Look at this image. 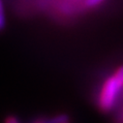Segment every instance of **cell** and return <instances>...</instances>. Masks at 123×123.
I'll list each match as a JSON object with an SVG mask.
<instances>
[{"mask_svg": "<svg viewBox=\"0 0 123 123\" xmlns=\"http://www.w3.org/2000/svg\"><path fill=\"white\" fill-rule=\"evenodd\" d=\"M0 16H4V6L2 0H0Z\"/></svg>", "mask_w": 123, "mask_h": 123, "instance_id": "cell-6", "label": "cell"}, {"mask_svg": "<svg viewBox=\"0 0 123 123\" xmlns=\"http://www.w3.org/2000/svg\"><path fill=\"white\" fill-rule=\"evenodd\" d=\"M45 123H68V116L66 114H59L49 120H46Z\"/></svg>", "mask_w": 123, "mask_h": 123, "instance_id": "cell-2", "label": "cell"}, {"mask_svg": "<svg viewBox=\"0 0 123 123\" xmlns=\"http://www.w3.org/2000/svg\"><path fill=\"white\" fill-rule=\"evenodd\" d=\"M5 123H19V121L18 120V118L16 116H9L6 118Z\"/></svg>", "mask_w": 123, "mask_h": 123, "instance_id": "cell-4", "label": "cell"}, {"mask_svg": "<svg viewBox=\"0 0 123 123\" xmlns=\"http://www.w3.org/2000/svg\"><path fill=\"white\" fill-rule=\"evenodd\" d=\"M105 0H85V6L88 8H93V7L100 5Z\"/></svg>", "mask_w": 123, "mask_h": 123, "instance_id": "cell-3", "label": "cell"}, {"mask_svg": "<svg viewBox=\"0 0 123 123\" xmlns=\"http://www.w3.org/2000/svg\"><path fill=\"white\" fill-rule=\"evenodd\" d=\"M5 25V16H0V30Z\"/></svg>", "mask_w": 123, "mask_h": 123, "instance_id": "cell-5", "label": "cell"}, {"mask_svg": "<svg viewBox=\"0 0 123 123\" xmlns=\"http://www.w3.org/2000/svg\"><path fill=\"white\" fill-rule=\"evenodd\" d=\"M36 123H45V121L44 120H38Z\"/></svg>", "mask_w": 123, "mask_h": 123, "instance_id": "cell-7", "label": "cell"}, {"mask_svg": "<svg viewBox=\"0 0 123 123\" xmlns=\"http://www.w3.org/2000/svg\"><path fill=\"white\" fill-rule=\"evenodd\" d=\"M123 85V69L119 67L112 76L108 78L100 91L99 94V107L104 111H111L120 95Z\"/></svg>", "mask_w": 123, "mask_h": 123, "instance_id": "cell-1", "label": "cell"}]
</instances>
